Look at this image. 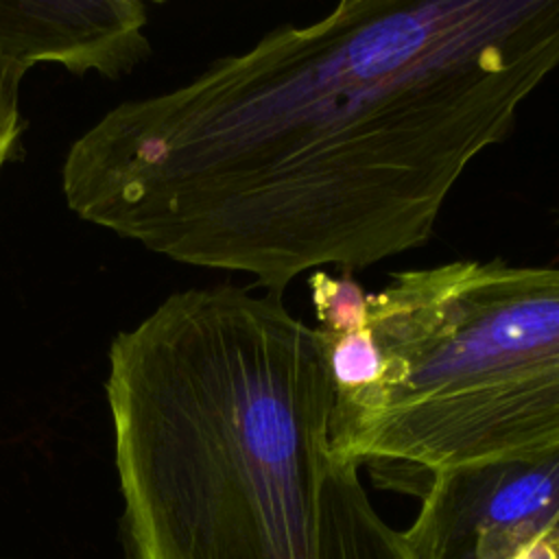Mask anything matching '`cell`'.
<instances>
[{
    "label": "cell",
    "instance_id": "1",
    "mask_svg": "<svg viewBox=\"0 0 559 559\" xmlns=\"http://www.w3.org/2000/svg\"><path fill=\"white\" fill-rule=\"evenodd\" d=\"M557 68L559 0H343L109 109L70 146L63 197L282 297L310 269L354 275L421 247Z\"/></svg>",
    "mask_w": 559,
    "mask_h": 559
},
{
    "label": "cell",
    "instance_id": "6",
    "mask_svg": "<svg viewBox=\"0 0 559 559\" xmlns=\"http://www.w3.org/2000/svg\"><path fill=\"white\" fill-rule=\"evenodd\" d=\"M319 559H408L400 531L371 504L358 467L336 461L321 504Z\"/></svg>",
    "mask_w": 559,
    "mask_h": 559
},
{
    "label": "cell",
    "instance_id": "3",
    "mask_svg": "<svg viewBox=\"0 0 559 559\" xmlns=\"http://www.w3.org/2000/svg\"><path fill=\"white\" fill-rule=\"evenodd\" d=\"M373 373L334 389L330 454L411 480L559 450V266L452 260L367 293Z\"/></svg>",
    "mask_w": 559,
    "mask_h": 559
},
{
    "label": "cell",
    "instance_id": "5",
    "mask_svg": "<svg viewBox=\"0 0 559 559\" xmlns=\"http://www.w3.org/2000/svg\"><path fill=\"white\" fill-rule=\"evenodd\" d=\"M146 9L138 0L0 2V57L31 68L120 76L148 55Z\"/></svg>",
    "mask_w": 559,
    "mask_h": 559
},
{
    "label": "cell",
    "instance_id": "2",
    "mask_svg": "<svg viewBox=\"0 0 559 559\" xmlns=\"http://www.w3.org/2000/svg\"><path fill=\"white\" fill-rule=\"evenodd\" d=\"M124 559H319L334 373L275 295L166 297L109 347Z\"/></svg>",
    "mask_w": 559,
    "mask_h": 559
},
{
    "label": "cell",
    "instance_id": "7",
    "mask_svg": "<svg viewBox=\"0 0 559 559\" xmlns=\"http://www.w3.org/2000/svg\"><path fill=\"white\" fill-rule=\"evenodd\" d=\"M26 68L0 57V173L4 164L15 155L22 138L20 114V83Z\"/></svg>",
    "mask_w": 559,
    "mask_h": 559
},
{
    "label": "cell",
    "instance_id": "8",
    "mask_svg": "<svg viewBox=\"0 0 559 559\" xmlns=\"http://www.w3.org/2000/svg\"><path fill=\"white\" fill-rule=\"evenodd\" d=\"M518 559H559V526L533 542Z\"/></svg>",
    "mask_w": 559,
    "mask_h": 559
},
{
    "label": "cell",
    "instance_id": "4",
    "mask_svg": "<svg viewBox=\"0 0 559 559\" xmlns=\"http://www.w3.org/2000/svg\"><path fill=\"white\" fill-rule=\"evenodd\" d=\"M419 496L408 559H518L559 526V450L439 469Z\"/></svg>",
    "mask_w": 559,
    "mask_h": 559
}]
</instances>
